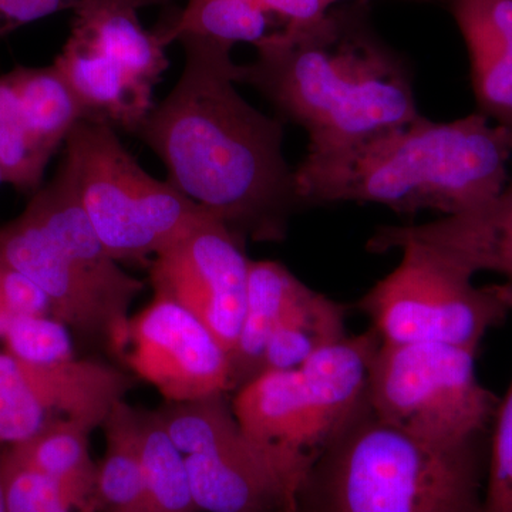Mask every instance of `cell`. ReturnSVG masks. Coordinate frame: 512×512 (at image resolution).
<instances>
[{"label":"cell","instance_id":"9a60e30c","mask_svg":"<svg viewBox=\"0 0 512 512\" xmlns=\"http://www.w3.org/2000/svg\"><path fill=\"white\" fill-rule=\"evenodd\" d=\"M380 345L382 339L370 328L319 349L299 367L316 458L367 402Z\"/></svg>","mask_w":512,"mask_h":512},{"label":"cell","instance_id":"d6986e66","mask_svg":"<svg viewBox=\"0 0 512 512\" xmlns=\"http://www.w3.org/2000/svg\"><path fill=\"white\" fill-rule=\"evenodd\" d=\"M106 450L97 463L96 500L99 512H153L141 461L138 412L123 400L104 421Z\"/></svg>","mask_w":512,"mask_h":512},{"label":"cell","instance_id":"484cf974","mask_svg":"<svg viewBox=\"0 0 512 512\" xmlns=\"http://www.w3.org/2000/svg\"><path fill=\"white\" fill-rule=\"evenodd\" d=\"M0 340L6 352L33 365H53L76 359L72 330L52 315L19 316Z\"/></svg>","mask_w":512,"mask_h":512},{"label":"cell","instance_id":"7c38bea8","mask_svg":"<svg viewBox=\"0 0 512 512\" xmlns=\"http://www.w3.org/2000/svg\"><path fill=\"white\" fill-rule=\"evenodd\" d=\"M185 461L200 512H298L281 461L242 430L234 413Z\"/></svg>","mask_w":512,"mask_h":512},{"label":"cell","instance_id":"1f68e13d","mask_svg":"<svg viewBox=\"0 0 512 512\" xmlns=\"http://www.w3.org/2000/svg\"><path fill=\"white\" fill-rule=\"evenodd\" d=\"M2 454H3V448L0 447V512H6L5 490H3V477H2Z\"/></svg>","mask_w":512,"mask_h":512},{"label":"cell","instance_id":"836d02e7","mask_svg":"<svg viewBox=\"0 0 512 512\" xmlns=\"http://www.w3.org/2000/svg\"><path fill=\"white\" fill-rule=\"evenodd\" d=\"M0 184H2V177H0Z\"/></svg>","mask_w":512,"mask_h":512},{"label":"cell","instance_id":"4316f807","mask_svg":"<svg viewBox=\"0 0 512 512\" xmlns=\"http://www.w3.org/2000/svg\"><path fill=\"white\" fill-rule=\"evenodd\" d=\"M6 512H93L83 510L59 484L2 454Z\"/></svg>","mask_w":512,"mask_h":512},{"label":"cell","instance_id":"4fadbf2b","mask_svg":"<svg viewBox=\"0 0 512 512\" xmlns=\"http://www.w3.org/2000/svg\"><path fill=\"white\" fill-rule=\"evenodd\" d=\"M402 242L423 245L470 275L495 272L512 284V178L501 194L480 210L427 224L376 229L367 251L384 254Z\"/></svg>","mask_w":512,"mask_h":512},{"label":"cell","instance_id":"5bb4252c","mask_svg":"<svg viewBox=\"0 0 512 512\" xmlns=\"http://www.w3.org/2000/svg\"><path fill=\"white\" fill-rule=\"evenodd\" d=\"M232 410L242 430L281 461L296 497L316 461L299 370H271L235 392Z\"/></svg>","mask_w":512,"mask_h":512},{"label":"cell","instance_id":"3957f363","mask_svg":"<svg viewBox=\"0 0 512 512\" xmlns=\"http://www.w3.org/2000/svg\"><path fill=\"white\" fill-rule=\"evenodd\" d=\"M511 158L512 130L478 111L453 121L421 116L346 150L306 154L296 183L305 208L355 202L450 217L494 201Z\"/></svg>","mask_w":512,"mask_h":512},{"label":"cell","instance_id":"6da1fadb","mask_svg":"<svg viewBox=\"0 0 512 512\" xmlns=\"http://www.w3.org/2000/svg\"><path fill=\"white\" fill-rule=\"evenodd\" d=\"M185 62L170 93L148 114L137 137L167 168L168 183L245 242H282L299 197L284 154V120L266 116L237 90L234 46L178 37Z\"/></svg>","mask_w":512,"mask_h":512},{"label":"cell","instance_id":"83f0119b","mask_svg":"<svg viewBox=\"0 0 512 512\" xmlns=\"http://www.w3.org/2000/svg\"><path fill=\"white\" fill-rule=\"evenodd\" d=\"M53 154L30 136L22 124L0 126V177L20 192L39 190Z\"/></svg>","mask_w":512,"mask_h":512},{"label":"cell","instance_id":"603a6c76","mask_svg":"<svg viewBox=\"0 0 512 512\" xmlns=\"http://www.w3.org/2000/svg\"><path fill=\"white\" fill-rule=\"evenodd\" d=\"M141 461L153 512H200L185 456L156 410L137 409Z\"/></svg>","mask_w":512,"mask_h":512},{"label":"cell","instance_id":"f546056e","mask_svg":"<svg viewBox=\"0 0 512 512\" xmlns=\"http://www.w3.org/2000/svg\"><path fill=\"white\" fill-rule=\"evenodd\" d=\"M52 315L45 293L0 259V339L19 316Z\"/></svg>","mask_w":512,"mask_h":512},{"label":"cell","instance_id":"52a82bcc","mask_svg":"<svg viewBox=\"0 0 512 512\" xmlns=\"http://www.w3.org/2000/svg\"><path fill=\"white\" fill-rule=\"evenodd\" d=\"M476 355L441 343H382L367 403L380 419L433 446L485 444L500 399L478 380Z\"/></svg>","mask_w":512,"mask_h":512},{"label":"cell","instance_id":"2e32d148","mask_svg":"<svg viewBox=\"0 0 512 512\" xmlns=\"http://www.w3.org/2000/svg\"><path fill=\"white\" fill-rule=\"evenodd\" d=\"M53 64L86 107L90 120L137 134L154 109L153 86L73 37L66 40Z\"/></svg>","mask_w":512,"mask_h":512},{"label":"cell","instance_id":"cb8c5ba5","mask_svg":"<svg viewBox=\"0 0 512 512\" xmlns=\"http://www.w3.org/2000/svg\"><path fill=\"white\" fill-rule=\"evenodd\" d=\"M468 55L512 72V0H451Z\"/></svg>","mask_w":512,"mask_h":512},{"label":"cell","instance_id":"5b68a950","mask_svg":"<svg viewBox=\"0 0 512 512\" xmlns=\"http://www.w3.org/2000/svg\"><path fill=\"white\" fill-rule=\"evenodd\" d=\"M0 259L45 293L53 318L123 362L130 309L146 286L101 244L64 161L25 211L0 225Z\"/></svg>","mask_w":512,"mask_h":512},{"label":"cell","instance_id":"7a4b0ae2","mask_svg":"<svg viewBox=\"0 0 512 512\" xmlns=\"http://www.w3.org/2000/svg\"><path fill=\"white\" fill-rule=\"evenodd\" d=\"M365 8L332 6L308 28L276 30L241 64L239 83L306 131V154L346 150L421 117L409 63L376 35Z\"/></svg>","mask_w":512,"mask_h":512},{"label":"cell","instance_id":"44dd1931","mask_svg":"<svg viewBox=\"0 0 512 512\" xmlns=\"http://www.w3.org/2000/svg\"><path fill=\"white\" fill-rule=\"evenodd\" d=\"M345 323V306L308 286L272 330L261 373L298 370L313 353L346 338Z\"/></svg>","mask_w":512,"mask_h":512},{"label":"cell","instance_id":"ac0fdd59","mask_svg":"<svg viewBox=\"0 0 512 512\" xmlns=\"http://www.w3.org/2000/svg\"><path fill=\"white\" fill-rule=\"evenodd\" d=\"M308 285L276 261L249 264L247 302L237 345L229 356L231 392L261 373L266 342L276 323Z\"/></svg>","mask_w":512,"mask_h":512},{"label":"cell","instance_id":"9c48e42d","mask_svg":"<svg viewBox=\"0 0 512 512\" xmlns=\"http://www.w3.org/2000/svg\"><path fill=\"white\" fill-rule=\"evenodd\" d=\"M137 377L92 359L53 365L23 362L0 352V447L25 443L62 421L87 430L103 427L117 403L126 400Z\"/></svg>","mask_w":512,"mask_h":512},{"label":"cell","instance_id":"4dcf8cb0","mask_svg":"<svg viewBox=\"0 0 512 512\" xmlns=\"http://www.w3.org/2000/svg\"><path fill=\"white\" fill-rule=\"evenodd\" d=\"M22 111H20V100L18 89L12 73L0 76V126L9 124H20Z\"/></svg>","mask_w":512,"mask_h":512},{"label":"cell","instance_id":"8992f818","mask_svg":"<svg viewBox=\"0 0 512 512\" xmlns=\"http://www.w3.org/2000/svg\"><path fill=\"white\" fill-rule=\"evenodd\" d=\"M64 147L63 161L77 198L101 244L119 264H150L214 217L168 181L144 171L104 121H80Z\"/></svg>","mask_w":512,"mask_h":512},{"label":"cell","instance_id":"f1b7e54d","mask_svg":"<svg viewBox=\"0 0 512 512\" xmlns=\"http://www.w3.org/2000/svg\"><path fill=\"white\" fill-rule=\"evenodd\" d=\"M171 0H0V36L64 10H77L99 3H120L138 10L167 5Z\"/></svg>","mask_w":512,"mask_h":512},{"label":"cell","instance_id":"ffe728a7","mask_svg":"<svg viewBox=\"0 0 512 512\" xmlns=\"http://www.w3.org/2000/svg\"><path fill=\"white\" fill-rule=\"evenodd\" d=\"M90 436L92 431L86 427L62 421L3 450L12 460L55 481L83 510L99 512L94 500L97 463L90 454Z\"/></svg>","mask_w":512,"mask_h":512},{"label":"cell","instance_id":"d6a6232c","mask_svg":"<svg viewBox=\"0 0 512 512\" xmlns=\"http://www.w3.org/2000/svg\"><path fill=\"white\" fill-rule=\"evenodd\" d=\"M326 2L335 6L339 2H367V0H326ZM403 2H431V0H403Z\"/></svg>","mask_w":512,"mask_h":512},{"label":"cell","instance_id":"7402d4cb","mask_svg":"<svg viewBox=\"0 0 512 512\" xmlns=\"http://www.w3.org/2000/svg\"><path fill=\"white\" fill-rule=\"evenodd\" d=\"M10 73L19 93L20 124L50 153H56L76 124L90 120L86 107L55 64L19 66Z\"/></svg>","mask_w":512,"mask_h":512},{"label":"cell","instance_id":"8fae6325","mask_svg":"<svg viewBox=\"0 0 512 512\" xmlns=\"http://www.w3.org/2000/svg\"><path fill=\"white\" fill-rule=\"evenodd\" d=\"M123 362L168 403L231 392L227 350L201 320L164 296L154 295L131 316Z\"/></svg>","mask_w":512,"mask_h":512},{"label":"cell","instance_id":"30bf717a","mask_svg":"<svg viewBox=\"0 0 512 512\" xmlns=\"http://www.w3.org/2000/svg\"><path fill=\"white\" fill-rule=\"evenodd\" d=\"M249 264L245 245L210 217L154 256L148 268L154 295L191 312L231 356L244 319Z\"/></svg>","mask_w":512,"mask_h":512},{"label":"cell","instance_id":"d4e9b609","mask_svg":"<svg viewBox=\"0 0 512 512\" xmlns=\"http://www.w3.org/2000/svg\"><path fill=\"white\" fill-rule=\"evenodd\" d=\"M512 313V284L501 285ZM480 512H512V380L500 399L488 439Z\"/></svg>","mask_w":512,"mask_h":512},{"label":"cell","instance_id":"ba28073f","mask_svg":"<svg viewBox=\"0 0 512 512\" xmlns=\"http://www.w3.org/2000/svg\"><path fill=\"white\" fill-rule=\"evenodd\" d=\"M402 262L360 299L387 345L441 343L476 350L511 313L500 285L478 288L473 275L431 249L402 242Z\"/></svg>","mask_w":512,"mask_h":512},{"label":"cell","instance_id":"277c9868","mask_svg":"<svg viewBox=\"0 0 512 512\" xmlns=\"http://www.w3.org/2000/svg\"><path fill=\"white\" fill-rule=\"evenodd\" d=\"M487 451L433 446L366 402L316 458L298 512H480Z\"/></svg>","mask_w":512,"mask_h":512},{"label":"cell","instance_id":"e0dca14e","mask_svg":"<svg viewBox=\"0 0 512 512\" xmlns=\"http://www.w3.org/2000/svg\"><path fill=\"white\" fill-rule=\"evenodd\" d=\"M70 37L153 87L170 66L160 32L144 29L133 6L99 3L77 10Z\"/></svg>","mask_w":512,"mask_h":512}]
</instances>
